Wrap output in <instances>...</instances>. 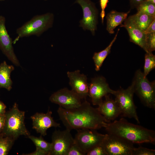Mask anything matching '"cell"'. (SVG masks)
<instances>
[{
  "label": "cell",
  "instance_id": "22",
  "mask_svg": "<svg viewBox=\"0 0 155 155\" xmlns=\"http://www.w3.org/2000/svg\"><path fill=\"white\" fill-rule=\"evenodd\" d=\"M119 30V29H118L113 39L106 48L100 52H95L94 53L93 59L95 64V69L96 71H98L100 70L104 61L110 53L111 47L117 39Z\"/></svg>",
  "mask_w": 155,
  "mask_h": 155
},
{
  "label": "cell",
  "instance_id": "1",
  "mask_svg": "<svg viewBox=\"0 0 155 155\" xmlns=\"http://www.w3.org/2000/svg\"><path fill=\"white\" fill-rule=\"evenodd\" d=\"M57 112L66 129L97 130L104 128L107 122L97 108L93 107L86 99L79 106L66 109L60 106Z\"/></svg>",
  "mask_w": 155,
  "mask_h": 155
},
{
  "label": "cell",
  "instance_id": "23",
  "mask_svg": "<svg viewBox=\"0 0 155 155\" xmlns=\"http://www.w3.org/2000/svg\"><path fill=\"white\" fill-rule=\"evenodd\" d=\"M136 8L137 12L155 17V4L144 0Z\"/></svg>",
  "mask_w": 155,
  "mask_h": 155
},
{
  "label": "cell",
  "instance_id": "6",
  "mask_svg": "<svg viewBox=\"0 0 155 155\" xmlns=\"http://www.w3.org/2000/svg\"><path fill=\"white\" fill-rule=\"evenodd\" d=\"M134 92V84L132 82L127 89H120L115 90L113 94L115 97V100L118 104L123 117L133 118L138 123L140 121L134 104L133 96Z\"/></svg>",
  "mask_w": 155,
  "mask_h": 155
},
{
  "label": "cell",
  "instance_id": "27",
  "mask_svg": "<svg viewBox=\"0 0 155 155\" xmlns=\"http://www.w3.org/2000/svg\"><path fill=\"white\" fill-rule=\"evenodd\" d=\"M155 150L148 149L142 146L137 148L134 147L132 155H154Z\"/></svg>",
  "mask_w": 155,
  "mask_h": 155
},
{
  "label": "cell",
  "instance_id": "24",
  "mask_svg": "<svg viewBox=\"0 0 155 155\" xmlns=\"http://www.w3.org/2000/svg\"><path fill=\"white\" fill-rule=\"evenodd\" d=\"M14 140L12 138L1 135H0V155L7 154Z\"/></svg>",
  "mask_w": 155,
  "mask_h": 155
},
{
  "label": "cell",
  "instance_id": "14",
  "mask_svg": "<svg viewBox=\"0 0 155 155\" xmlns=\"http://www.w3.org/2000/svg\"><path fill=\"white\" fill-rule=\"evenodd\" d=\"M67 74L69 79V84L71 90L82 99H86L89 96V86L87 82V76L81 74L80 71H68Z\"/></svg>",
  "mask_w": 155,
  "mask_h": 155
},
{
  "label": "cell",
  "instance_id": "34",
  "mask_svg": "<svg viewBox=\"0 0 155 155\" xmlns=\"http://www.w3.org/2000/svg\"><path fill=\"white\" fill-rule=\"evenodd\" d=\"M144 0H130V3L131 6L136 8Z\"/></svg>",
  "mask_w": 155,
  "mask_h": 155
},
{
  "label": "cell",
  "instance_id": "33",
  "mask_svg": "<svg viewBox=\"0 0 155 155\" xmlns=\"http://www.w3.org/2000/svg\"><path fill=\"white\" fill-rule=\"evenodd\" d=\"M6 105L0 100V115H5L6 113Z\"/></svg>",
  "mask_w": 155,
  "mask_h": 155
},
{
  "label": "cell",
  "instance_id": "38",
  "mask_svg": "<svg viewBox=\"0 0 155 155\" xmlns=\"http://www.w3.org/2000/svg\"></svg>",
  "mask_w": 155,
  "mask_h": 155
},
{
  "label": "cell",
  "instance_id": "28",
  "mask_svg": "<svg viewBox=\"0 0 155 155\" xmlns=\"http://www.w3.org/2000/svg\"><path fill=\"white\" fill-rule=\"evenodd\" d=\"M87 155H107L102 145H97L93 148L86 154Z\"/></svg>",
  "mask_w": 155,
  "mask_h": 155
},
{
  "label": "cell",
  "instance_id": "29",
  "mask_svg": "<svg viewBox=\"0 0 155 155\" xmlns=\"http://www.w3.org/2000/svg\"><path fill=\"white\" fill-rule=\"evenodd\" d=\"M85 153L83 152L80 148L74 143L71 147L67 155H85Z\"/></svg>",
  "mask_w": 155,
  "mask_h": 155
},
{
  "label": "cell",
  "instance_id": "9",
  "mask_svg": "<svg viewBox=\"0 0 155 155\" xmlns=\"http://www.w3.org/2000/svg\"><path fill=\"white\" fill-rule=\"evenodd\" d=\"M83 12L82 19L80 21V26L84 30H90L93 35L95 34L98 23V11L95 4L90 0H76Z\"/></svg>",
  "mask_w": 155,
  "mask_h": 155
},
{
  "label": "cell",
  "instance_id": "17",
  "mask_svg": "<svg viewBox=\"0 0 155 155\" xmlns=\"http://www.w3.org/2000/svg\"><path fill=\"white\" fill-rule=\"evenodd\" d=\"M121 27L125 28L127 31L130 41L139 45L146 52L145 39L146 34L135 24L130 16L126 19Z\"/></svg>",
  "mask_w": 155,
  "mask_h": 155
},
{
  "label": "cell",
  "instance_id": "20",
  "mask_svg": "<svg viewBox=\"0 0 155 155\" xmlns=\"http://www.w3.org/2000/svg\"><path fill=\"white\" fill-rule=\"evenodd\" d=\"M28 137L34 143L36 149L34 152L27 155H50L52 147L51 143L45 140L41 135L39 137L30 135Z\"/></svg>",
  "mask_w": 155,
  "mask_h": 155
},
{
  "label": "cell",
  "instance_id": "18",
  "mask_svg": "<svg viewBox=\"0 0 155 155\" xmlns=\"http://www.w3.org/2000/svg\"><path fill=\"white\" fill-rule=\"evenodd\" d=\"M120 12L116 10H112L108 13L106 16V30L111 34L114 32V29L118 26L121 25L122 23L126 19L130 12Z\"/></svg>",
  "mask_w": 155,
  "mask_h": 155
},
{
  "label": "cell",
  "instance_id": "35",
  "mask_svg": "<svg viewBox=\"0 0 155 155\" xmlns=\"http://www.w3.org/2000/svg\"><path fill=\"white\" fill-rule=\"evenodd\" d=\"M144 0L146 1H149L154 4H155V0Z\"/></svg>",
  "mask_w": 155,
  "mask_h": 155
},
{
  "label": "cell",
  "instance_id": "30",
  "mask_svg": "<svg viewBox=\"0 0 155 155\" xmlns=\"http://www.w3.org/2000/svg\"><path fill=\"white\" fill-rule=\"evenodd\" d=\"M108 0H100V4L101 9L100 16L101 18L102 22H104V18L105 16V9L106 7Z\"/></svg>",
  "mask_w": 155,
  "mask_h": 155
},
{
  "label": "cell",
  "instance_id": "13",
  "mask_svg": "<svg viewBox=\"0 0 155 155\" xmlns=\"http://www.w3.org/2000/svg\"><path fill=\"white\" fill-rule=\"evenodd\" d=\"M5 18L0 16V49L3 54L13 64L17 66L20 65L13 46L12 39L9 34L5 25Z\"/></svg>",
  "mask_w": 155,
  "mask_h": 155
},
{
  "label": "cell",
  "instance_id": "19",
  "mask_svg": "<svg viewBox=\"0 0 155 155\" xmlns=\"http://www.w3.org/2000/svg\"><path fill=\"white\" fill-rule=\"evenodd\" d=\"M14 69L12 65H8L4 61L0 64V88H3L9 91L12 88V82L11 73Z\"/></svg>",
  "mask_w": 155,
  "mask_h": 155
},
{
  "label": "cell",
  "instance_id": "37",
  "mask_svg": "<svg viewBox=\"0 0 155 155\" xmlns=\"http://www.w3.org/2000/svg\"><path fill=\"white\" fill-rule=\"evenodd\" d=\"M44 0V1H47V0Z\"/></svg>",
  "mask_w": 155,
  "mask_h": 155
},
{
  "label": "cell",
  "instance_id": "8",
  "mask_svg": "<svg viewBox=\"0 0 155 155\" xmlns=\"http://www.w3.org/2000/svg\"><path fill=\"white\" fill-rule=\"evenodd\" d=\"M74 143L85 153L95 146L101 144L105 135L98 133L96 130L80 129L77 130Z\"/></svg>",
  "mask_w": 155,
  "mask_h": 155
},
{
  "label": "cell",
  "instance_id": "25",
  "mask_svg": "<svg viewBox=\"0 0 155 155\" xmlns=\"http://www.w3.org/2000/svg\"><path fill=\"white\" fill-rule=\"evenodd\" d=\"M155 67V56L152 52H146L145 56V63L144 67V76H147Z\"/></svg>",
  "mask_w": 155,
  "mask_h": 155
},
{
  "label": "cell",
  "instance_id": "32",
  "mask_svg": "<svg viewBox=\"0 0 155 155\" xmlns=\"http://www.w3.org/2000/svg\"><path fill=\"white\" fill-rule=\"evenodd\" d=\"M5 115H0V135L4 128L5 124Z\"/></svg>",
  "mask_w": 155,
  "mask_h": 155
},
{
  "label": "cell",
  "instance_id": "21",
  "mask_svg": "<svg viewBox=\"0 0 155 155\" xmlns=\"http://www.w3.org/2000/svg\"><path fill=\"white\" fill-rule=\"evenodd\" d=\"M130 16L137 26L144 32L155 20V17L137 12Z\"/></svg>",
  "mask_w": 155,
  "mask_h": 155
},
{
  "label": "cell",
  "instance_id": "7",
  "mask_svg": "<svg viewBox=\"0 0 155 155\" xmlns=\"http://www.w3.org/2000/svg\"><path fill=\"white\" fill-rule=\"evenodd\" d=\"M107 155H132L133 144L115 135L107 133L101 144Z\"/></svg>",
  "mask_w": 155,
  "mask_h": 155
},
{
  "label": "cell",
  "instance_id": "4",
  "mask_svg": "<svg viewBox=\"0 0 155 155\" xmlns=\"http://www.w3.org/2000/svg\"><path fill=\"white\" fill-rule=\"evenodd\" d=\"M54 15L51 13L37 15L32 18L16 30L17 37L13 42L15 44L20 38L34 35L40 36L44 32L51 28Z\"/></svg>",
  "mask_w": 155,
  "mask_h": 155
},
{
  "label": "cell",
  "instance_id": "12",
  "mask_svg": "<svg viewBox=\"0 0 155 155\" xmlns=\"http://www.w3.org/2000/svg\"><path fill=\"white\" fill-rule=\"evenodd\" d=\"M81 99L74 92L67 88L61 89L54 92L49 98L51 102L66 109L79 106L82 103Z\"/></svg>",
  "mask_w": 155,
  "mask_h": 155
},
{
  "label": "cell",
  "instance_id": "15",
  "mask_svg": "<svg viewBox=\"0 0 155 155\" xmlns=\"http://www.w3.org/2000/svg\"><path fill=\"white\" fill-rule=\"evenodd\" d=\"M52 111H48L46 113H37L31 117L33 128L41 135H46L47 130L51 127H59L60 124L55 121L51 116Z\"/></svg>",
  "mask_w": 155,
  "mask_h": 155
},
{
  "label": "cell",
  "instance_id": "5",
  "mask_svg": "<svg viewBox=\"0 0 155 155\" xmlns=\"http://www.w3.org/2000/svg\"><path fill=\"white\" fill-rule=\"evenodd\" d=\"M133 82L134 92L143 104L149 108L155 109V82L149 81L140 69L135 73Z\"/></svg>",
  "mask_w": 155,
  "mask_h": 155
},
{
  "label": "cell",
  "instance_id": "3",
  "mask_svg": "<svg viewBox=\"0 0 155 155\" xmlns=\"http://www.w3.org/2000/svg\"><path fill=\"white\" fill-rule=\"evenodd\" d=\"M25 112L19 110L17 103H14L11 108L5 113V124L1 135L14 140L20 135H30L25 125Z\"/></svg>",
  "mask_w": 155,
  "mask_h": 155
},
{
  "label": "cell",
  "instance_id": "36",
  "mask_svg": "<svg viewBox=\"0 0 155 155\" xmlns=\"http://www.w3.org/2000/svg\"><path fill=\"white\" fill-rule=\"evenodd\" d=\"M3 0H0V1H3Z\"/></svg>",
  "mask_w": 155,
  "mask_h": 155
},
{
  "label": "cell",
  "instance_id": "11",
  "mask_svg": "<svg viewBox=\"0 0 155 155\" xmlns=\"http://www.w3.org/2000/svg\"><path fill=\"white\" fill-rule=\"evenodd\" d=\"M114 90L111 89L105 78L98 76L92 78L89 86V96L92 104L99 105L102 102V98L108 94H113Z\"/></svg>",
  "mask_w": 155,
  "mask_h": 155
},
{
  "label": "cell",
  "instance_id": "31",
  "mask_svg": "<svg viewBox=\"0 0 155 155\" xmlns=\"http://www.w3.org/2000/svg\"><path fill=\"white\" fill-rule=\"evenodd\" d=\"M154 32H155V20L150 24L144 32L146 34Z\"/></svg>",
  "mask_w": 155,
  "mask_h": 155
},
{
  "label": "cell",
  "instance_id": "26",
  "mask_svg": "<svg viewBox=\"0 0 155 155\" xmlns=\"http://www.w3.org/2000/svg\"><path fill=\"white\" fill-rule=\"evenodd\" d=\"M146 52H152L155 50V32L146 34Z\"/></svg>",
  "mask_w": 155,
  "mask_h": 155
},
{
  "label": "cell",
  "instance_id": "2",
  "mask_svg": "<svg viewBox=\"0 0 155 155\" xmlns=\"http://www.w3.org/2000/svg\"><path fill=\"white\" fill-rule=\"evenodd\" d=\"M104 128L108 133L122 138L133 144H155V132L152 130L128 122L122 118L107 123Z\"/></svg>",
  "mask_w": 155,
  "mask_h": 155
},
{
  "label": "cell",
  "instance_id": "10",
  "mask_svg": "<svg viewBox=\"0 0 155 155\" xmlns=\"http://www.w3.org/2000/svg\"><path fill=\"white\" fill-rule=\"evenodd\" d=\"M51 138L52 147L50 155H67L74 143L71 131L67 129L63 131L55 130Z\"/></svg>",
  "mask_w": 155,
  "mask_h": 155
},
{
  "label": "cell",
  "instance_id": "16",
  "mask_svg": "<svg viewBox=\"0 0 155 155\" xmlns=\"http://www.w3.org/2000/svg\"><path fill=\"white\" fill-rule=\"evenodd\" d=\"M104 101L97 108L99 113L104 117L107 123L115 120L121 113L117 102L107 94L104 96Z\"/></svg>",
  "mask_w": 155,
  "mask_h": 155
}]
</instances>
